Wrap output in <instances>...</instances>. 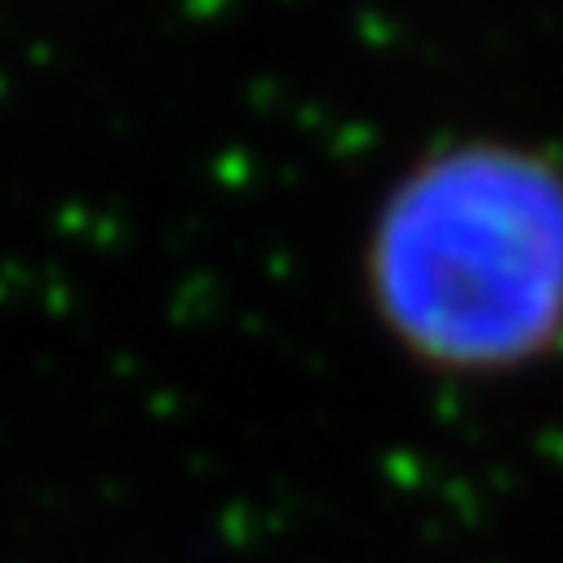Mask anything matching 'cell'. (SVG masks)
I'll use <instances>...</instances> for the list:
<instances>
[{"label":"cell","mask_w":563,"mask_h":563,"mask_svg":"<svg viewBox=\"0 0 563 563\" xmlns=\"http://www.w3.org/2000/svg\"><path fill=\"white\" fill-rule=\"evenodd\" d=\"M386 320L431 360L510 364L563 324V178L510 152L417 169L382 213Z\"/></svg>","instance_id":"1"}]
</instances>
